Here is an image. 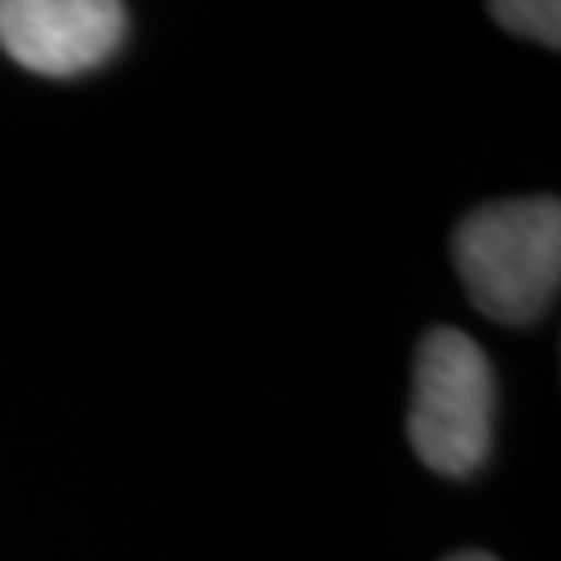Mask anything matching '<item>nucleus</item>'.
<instances>
[{"label": "nucleus", "instance_id": "nucleus-4", "mask_svg": "<svg viewBox=\"0 0 561 561\" xmlns=\"http://www.w3.org/2000/svg\"><path fill=\"white\" fill-rule=\"evenodd\" d=\"M491 18L512 34H524V38L545 42L549 50H558L561 4L553 0H500V4H491Z\"/></svg>", "mask_w": 561, "mask_h": 561}, {"label": "nucleus", "instance_id": "nucleus-1", "mask_svg": "<svg viewBox=\"0 0 561 561\" xmlns=\"http://www.w3.org/2000/svg\"><path fill=\"white\" fill-rule=\"evenodd\" d=\"M458 275L482 317L533 324L561 287V204L553 196L474 208L454 238Z\"/></svg>", "mask_w": 561, "mask_h": 561}, {"label": "nucleus", "instance_id": "nucleus-5", "mask_svg": "<svg viewBox=\"0 0 561 561\" xmlns=\"http://www.w3.org/2000/svg\"><path fill=\"white\" fill-rule=\"evenodd\" d=\"M445 561H500V558H491L482 549H470V553H458V558H445Z\"/></svg>", "mask_w": 561, "mask_h": 561}, {"label": "nucleus", "instance_id": "nucleus-3", "mask_svg": "<svg viewBox=\"0 0 561 561\" xmlns=\"http://www.w3.org/2000/svg\"><path fill=\"white\" fill-rule=\"evenodd\" d=\"M129 13L117 0H0V50L46 76L76 80L121 50Z\"/></svg>", "mask_w": 561, "mask_h": 561}, {"label": "nucleus", "instance_id": "nucleus-2", "mask_svg": "<svg viewBox=\"0 0 561 561\" xmlns=\"http://www.w3.org/2000/svg\"><path fill=\"white\" fill-rule=\"evenodd\" d=\"M495 375L461 329H433L416 354V391L408 442L416 458L445 479H470L491 454Z\"/></svg>", "mask_w": 561, "mask_h": 561}]
</instances>
